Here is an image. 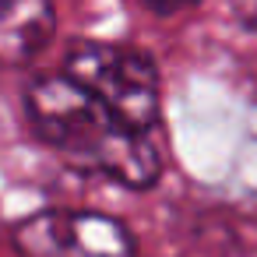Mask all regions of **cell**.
<instances>
[{"label":"cell","instance_id":"6da1fadb","mask_svg":"<svg viewBox=\"0 0 257 257\" xmlns=\"http://www.w3.org/2000/svg\"><path fill=\"white\" fill-rule=\"evenodd\" d=\"M32 134L53 148L67 166L106 176L127 190H148L162 176L155 141L116 120L92 92L67 74L36 78L22 92Z\"/></svg>","mask_w":257,"mask_h":257},{"label":"cell","instance_id":"7a4b0ae2","mask_svg":"<svg viewBox=\"0 0 257 257\" xmlns=\"http://www.w3.org/2000/svg\"><path fill=\"white\" fill-rule=\"evenodd\" d=\"M64 74L92 92L116 120L148 134L162 116V74L159 64L123 43L78 39L64 57Z\"/></svg>","mask_w":257,"mask_h":257},{"label":"cell","instance_id":"3957f363","mask_svg":"<svg viewBox=\"0 0 257 257\" xmlns=\"http://www.w3.org/2000/svg\"><path fill=\"white\" fill-rule=\"evenodd\" d=\"M22 257H138L134 232L102 211L43 208L15 225Z\"/></svg>","mask_w":257,"mask_h":257},{"label":"cell","instance_id":"277c9868","mask_svg":"<svg viewBox=\"0 0 257 257\" xmlns=\"http://www.w3.org/2000/svg\"><path fill=\"white\" fill-rule=\"evenodd\" d=\"M53 36V0H0V67H29Z\"/></svg>","mask_w":257,"mask_h":257},{"label":"cell","instance_id":"5b68a950","mask_svg":"<svg viewBox=\"0 0 257 257\" xmlns=\"http://www.w3.org/2000/svg\"><path fill=\"white\" fill-rule=\"evenodd\" d=\"M141 4H145L152 15H159V18H173V15H183V11L197 8L201 0H141Z\"/></svg>","mask_w":257,"mask_h":257}]
</instances>
